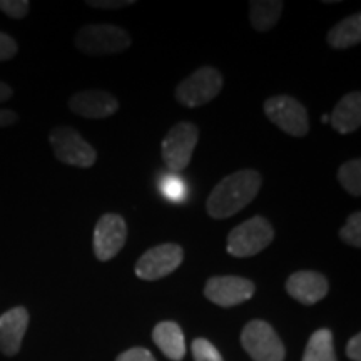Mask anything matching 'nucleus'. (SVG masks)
Masks as SVG:
<instances>
[{
  "instance_id": "nucleus-1",
  "label": "nucleus",
  "mask_w": 361,
  "mask_h": 361,
  "mask_svg": "<svg viewBox=\"0 0 361 361\" xmlns=\"http://www.w3.org/2000/svg\"><path fill=\"white\" fill-rule=\"evenodd\" d=\"M261 174L255 169H241L226 176L216 184L206 201V211L213 219L231 218L258 196Z\"/></svg>"
},
{
  "instance_id": "nucleus-2",
  "label": "nucleus",
  "mask_w": 361,
  "mask_h": 361,
  "mask_svg": "<svg viewBox=\"0 0 361 361\" xmlns=\"http://www.w3.org/2000/svg\"><path fill=\"white\" fill-rule=\"evenodd\" d=\"M75 47L87 56L121 54L130 47V35L119 25L90 24L75 35Z\"/></svg>"
},
{
  "instance_id": "nucleus-3",
  "label": "nucleus",
  "mask_w": 361,
  "mask_h": 361,
  "mask_svg": "<svg viewBox=\"0 0 361 361\" xmlns=\"http://www.w3.org/2000/svg\"><path fill=\"white\" fill-rule=\"evenodd\" d=\"M274 239V229L263 216L245 221L228 234V252L234 258H250L266 250Z\"/></svg>"
},
{
  "instance_id": "nucleus-4",
  "label": "nucleus",
  "mask_w": 361,
  "mask_h": 361,
  "mask_svg": "<svg viewBox=\"0 0 361 361\" xmlns=\"http://www.w3.org/2000/svg\"><path fill=\"white\" fill-rule=\"evenodd\" d=\"M49 142H51L56 159L64 162V164L82 169H87L96 164V149L85 141L78 129L67 128V126H57L51 130Z\"/></svg>"
},
{
  "instance_id": "nucleus-5",
  "label": "nucleus",
  "mask_w": 361,
  "mask_h": 361,
  "mask_svg": "<svg viewBox=\"0 0 361 361\" xmlns=\"http://www.w3.org/2000/svg\"><path fill=\"white\" fill-rule=\"evenodd\" d=\"M223 75L216 67L204 66L194 71L176 87V99L184 107H201L209 104L223 89Z\"/></svg>"
},
{
  "instance_id": "nucleus-6",
  "label": "nucleus",
  "mask_w": 361,
  "mask_h": 361,
  "mask_svg": "<svg viewBox=\"0 0 361 361\" xmlns=\"http://www.w3.org/2000/svg\"><path fill=\"white\" fill-rule=\"evenodd\" d=\"M241 345L255 361H283L286 356L283 341L269 323L252 319L241 333Z\"/></svg>"
},
{
  "instance_id": "nucleus-7",
  "label": "nucleus",
  "mask_w": 361,
  "mask_h": 361,
  "mask_svg": "<svg viewBox=\"0 0 361 361\" xmlns=\"http://www.w3.org/2000/svg\"><path fill=\"white\" fill-rule=\"evenodd\" d=\"M264 114L276 128L293 137L310 133V116L306 107L291 96H273L264 102Z\"/></svg>"
},
{
  "instance_id": "nucleus-8",
  "label": "nucleus",
  "mask_w": 361,
  "mask_h": 361,
  "mask_svg": "<svg viewBox=\"0 0 361 361\" xmlns=\"http://www.w3.org/2000/svg\"><path fill=\"white\" fill-rule=\"evenodd\" d=\"M197 139H200L197 126L188 123V121L174 124L162 139L161 149L164 164L174 173L186 169L191 162Z\"/></svg>"
},
{
  "instance_id": "nucleus-9",
  "label": "nucleus",
  "mask_w": 361,
  "mask_h": 361,
  "mask_svg": "<svg viewBox=\"0 0 361 361\" xmlns=\"http://www.w3.org/2000/svg\"><path fill=\"white\" fill-rule=\"evenodd\" d=\"M184 251L179 245L166 243L147 250L135 263V276L144 281H157L166 278L180 266Z\"/></svg>"
},
{
  "instance_id": "nucleus-10",
  "label": "nucleus",
  "mask_w": 361,
  "mask_h": 361,
  "mask_svg": "<svg viewBox=\"0 0 361 361\" xmlns=\"http://www.w3.org/2000/svg\"><path fill=\"white\" fill-rule=\"evenodd\" d=\"M128 241V224L121 214L107 213L101 216L94 229V252L102 263L111 261Z\"/></svg>"
},
{
  "instance_id": "nucleus-11",
  "label": "nucleus",
  "mask_w": 361,
  "mask_h": 361,
  "mask_svg": "<svg viewBox=\"0 0 361 361\" xmlns=\"http://www.w3.org/2000/svg\"><path fill=\"white\" fill-rule=\"evenodd\" d=\"M255 291L256 286L251 279L241 276H213L207 279L204 296L221 308H231L251 300Z\"/></svg>"
},
{
  "instance_id": "nucleus-12",
  "label": "nucleus",
  "mask_w": 361,
  "mask_h": 361,
  "mask_svg": "<svg viewBox=\"0 0 361 361\" xmlns=\"http://www.w3.org/2000/svg\"><path fill=\"white\" fill-rule=\"evenodd\" d=\"M69 109L85 119H106L119 109V101L101 89L80 90L69 99Z\"/></svg>"
},
{
  "instance_id": "nucleus-13",
  "label": "nucleus",
  "mask_w": 361,
  "mask_h": 361,
  "mask_svg": "<svg viewBox=\"0 0 361 361\" xmlns=\"http://www.w3.org/2000/svg\"><path fill=\"white\" fill-rule=\"evenodd\" d=\"M286 291L298 303L311 306L328 295L329 283L322 273L316 271H296L288 278Z\"/></svg>"
},
{
  "instance_id": "nucleus-14",
  "label": "nucleus",
  "mask_w": 361,
  "mask_h": 361,
  "mask_svg": "<svg viewBox=\"0 0 361 361\" xmlns=\"http://www.w3.org/2000/svg\"><path fill=\"white\" fill-rule=\"evenodd\" d=\"M29 319V311L24 306H16L0 316V351L4 355L16 356L19 353Z\"/></svg>"
},
{
  "instance_id": "nucleus-15",
  "label": "nucleus",
  "mask_w": 361,
  "mask_h": 361,
  "mask_svg": "<svg viewBox=\"0 0 361 361\" xmlns=\"http://www.w3.org/2000/svg\"><path fill=\"white\" fill-rule=\"evenodd\" d=\"M333 129L340 134H351L361 126V92H348L343 96L329 116Z\"/></svg>"
},
{
  "instance_id": "nucleus-16",
  "label": "nucleus",
  "mask_w": 361,
  "mask_h": 361,
  "mask_svg": "<svg viewBox=\"0 0 361 361\" xmlns=\"http://www.w3.org/2000/svg\"><path fill=\"white\" fill-rule=\"evenodd\" d=\"M152 340L156 346L173 361H180L186 356V341L184 333L176 322H161L152 329Z\"/></svg>"
},
{
  "instance_id": "nucleus-17",
  "label": "nucleus",
  "mask_w": 361,
  "mask_h": 361,
  "mask_svg": "<svg viewBox=\"0 0 361 361\" xmlns=\"http://www.w3.org/2000/svg\"><path fill=\"white\" fill-rule=\"evenodd\" d=\"M326 42L335 51L355 47L361 42V13L345 17L329 29L326 34Z\"/></svg>"
},
{
  "instance_id": "nucleus-18",
  "label": "nucleus",
  "mask_w": 361,
  "mask_h": 361,
  "mask_svg": "<svg viewBox=\"0 0 361 361\" xmlns=\"http://www.w3.org/2000/svg\"><path fill=\"white\" fill-rule=\"evenodd\" d=\"M284 4L281 0H251L250 20L258 32H268L278 24L283 13Z\"/></svg>"
},
{
  "instance_id": "nucleus-19",
  "label": "nucleus",
  "mask_w": 361,
  "mask_h": 361,
  "mask_svg": "<svg viewBox=\"0 0 361 361\" xmlns=\"http://www.w3.org/2000/svg\"><path fill=\"white\" fill-rule=\"evenodd\" d=\"M303 361H338L333 335L328 328H322L310 336Z\"/></svg>"
},
{
  "instance_id": "nucleus-20",
  "label": "nucleus",
  "mask_w": 361,
  "mask_h": 361,
  "mask_svg": "<svg viewBox=\"0 0 361 361\" xmlns=\"http://www.w3.org/2000/svg\"><path fill=\"white\" fill-rule=\"evenodd\" d=\"M338 183L353 197L361 196V159L346 161L338 169Z\"/></svg>"
},
{
  "instance_id": "nucleus-21",
  "label": "nucleus",
  "mask_w": 361,
  "mask_h": 361,
  "mask_svg": "<svg viewBox=\"0 0 361 361\" xmlns=\"http://www.w3.org/2000/svg\"><path fill=\"white\" fill-rule=\"evenodd\" d=\"M340 239L351 247H361V213L350 214L343 228L340 229Z\"/></svg>"
},
{
  "instance_id": "nucleus-22",
  "label": "nucleus",
  "mask_w": 361,
  "mask_h": 361,
  "mask_svg": "<svg viewBox=\"0 0 361 361\" xmlns=\"http://www.w3.org/2000/svg\"><path fill=\"white\" fill-rule=\"evenodd\" d=\"M194 361H224L218 348L204 338H196L191 345Z\"/></svg>"
},
{
  "instance_id": "nucleus-23",
  "label": "nucleus",
  "mask_w": 361,
  "mask_h": 361,
  "mask_svg": "<svg viewBox=\"0 0 361 361\" xmlns=\"http://www.w3.org/2000/svg\"><path fill=\"white\" fill-rule=\"evenodd\" d=\"M29 11L30 2H27V0H0V12L16 20L24 19Z\"/></svg>"
},
{
  "instance_id": "nucleus-24",
  "label": "nucleus",
  "mask_w": 361,
  "mask_h": 361,
  "mask_svg": "<svg viewBox=\"0 0 361 361\" xmlns=\"http://www.w3.org/2000/svg\"><path fill=\"white\" fill-rule=\"evenodd\" d=\"M19 52V45L11 35L6 32H0V62L11 61Z\"/></svg>"
},
{
  "instance_id": "nucleus-25",
  "label": "nucleus",
  "mask_w": 361,
  "mask_h": 361,
  "mask_svg": "<svg viewBox=\"0 0 361 361\" xmlns=\"http://www.w3.org/2000/svg\"><path fill=\"white\" fill-rule=\"evenodd\" d=\"M162 191H164L166 197L173 201H180L184 197V184L180 183L178 178H166L162 183Z\"/></svg>"
},
{
  "instance_id": "nucleus-26",
  "label": "nucleus",
  "mask_w": 361,
  "mask_h": 361,
  "mask_svg": "<svg viewBox=\"0 0 361 361\" xmlns=\"http://www.w3.org/2000/svg\"><path fill=\"white\" fill-rule=\"evenodd\" d=\"M135 0H89L87 6L101 11H119V8L134 6Z\"/></svg>"
},
{
  "instance_id": "nucleus-27",
  "label": "nucleus",
  "mask_w": 361,
  "mask_h": 361,
  "mask_svg": "<svg viewBox=\"0 0 361 361\" xmlns=\"http://www.w3.org/2000/svg\"><path fill=\"white\" fill-rule=\"evenodd\" d=\"M116 361H156V358L149 350L135 346V348H130L124 351V353H121Z\"/></svg>"
},
{
  "instance_id": "nucleus-28",
  "label": "nucleus",
  "mask_w": 361,
  "mask_h": 361,
  "mask_svg": "<svg viewBox=\"0 0 361 361\" xmlns=\"http://www.w3.org/2000/svg\"><path fill=\"white\" fill-rule=\"evenodd\" d=\"M346 356L351 361H361V335L356 333V335L351 338L346 345Z\"/></svg>"
},
{
  "instance_id": "nucleus-29",
  "label": "nucleus",
  "mask_w": 361,
  "mask_h": 361,
  "mask_svg": "<svg viewBox=\"0 0 361 361\" xmlns=\"http://www.w3.org/2000/svg\"><path fill=\"white\" fill-rule=\"evenodd\" d=\"M19 121V114L11 109H0V128H8Z\"/></svg>"
},
{
  "instance_id": "nucleus-30",
  "label": "nucleus",
  "mask_w": 361,
  "mask_h": 361,
  "mask_svg": "<svg viewBox=\"0 0 361 361\" xmlns=\"http://www.w3.org/2000/svg\"><path fill=\"white\" fill-rule=\"evenodd\" d=\"M12 94H13V90L11 85L6 82H0V102L8 101V99L12 97Z\"/></svg>"
},
{
  "instance_id": "nucleus-31",
  "label": "nucleus",
  "mask_w": 361,
  "mask_h": 361,
  "mask_svg": "<svg viewBox=\"0 0 361 361\" xmlns=\"http://www.w3.org/2000/svg\"><path fill=\"white\" fill-rule=\"evenodd\" d=\"M324 4H328V6H331V4H338V0H324Z\"/></svg>"
},
{
  "instance_id": "nucleus-32",
  "label": "nucleus",
  "mask_w": 361,
  "mask_h": 361,
  "mask_svg": "<svg viewBox=\"0 0 361 361\" xmlns=\"http://www.w3.org/2000/svg\"><path fill=\"white\" fill-rule=\"evenodd\" d=\"M322 123H329V116H322Z\"/></svg>"
}]
</instances>
